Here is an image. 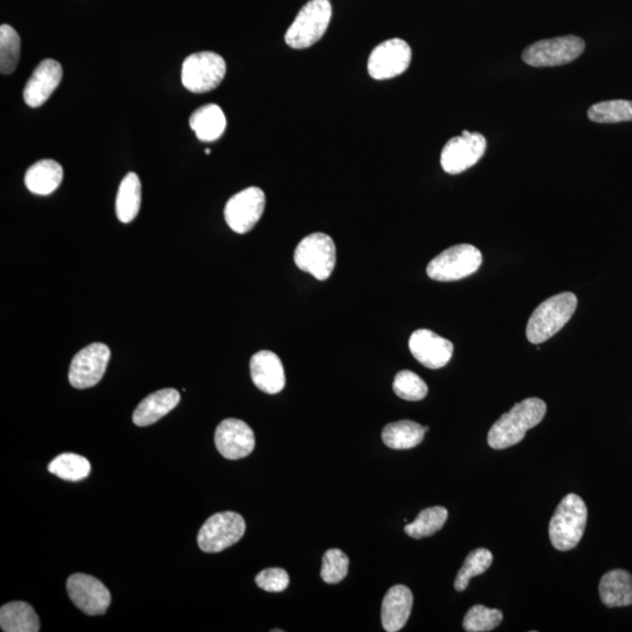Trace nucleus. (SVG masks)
<instances>
[{
	"label": "nucleus",
	"mask_w": 632,
	"mask_h": 632,
	"mask_svg": "<svg viewBox=\"0 0 632 632\" xmlns=\"http://www.w3.org/2000/svg\"><path fill=\"white\" fill-rule=\"evenodd\" d=\"M546 411L547 405L540 398H527L514 405L493 424L487 442L494 450H504L517 445L525 438L528 430L542 422Z\"/></svg>",
	"instance_id": "obj_1"
},
{
	"label": "nucleus",
	"mask_w": 632,
	"mask_h": 632,
	"mask_svg": "<svg viewBox=\"0 0 632 632\" xmlns=\"http://www.w3.org/2000/svg\"><path fill=\"white\" fill-rule=\"evenodd\" d=\"M576 307V295L570 292L554 295L542 302L528 321L526 329L528 341L533 345H541L553 338L572 319Z\"/></svg>",
	"instance_id": "obj_2"
},
{
	"label": "nucleus",
	"mask_w": 632,
	"mask_h": 632,
	"mask_svg": "<svg viewBox=\"0 0 632 632\" xmlns=\"http://www.w3.org/2000/svg\"><path fill=\"white\" fill-rule=\"evenodd\" d=\"M587 519L585 501L574 493L563 498L549 524V538L554 548L567 552L579 545L585 534Z\"/></svg>",
	"instance_id": "obj_3"
},
{
	"label": "nucleus",
	"mask_w": 632,
	"mask_h": 632,
	"mask_svg": "<svg viewBox=\"0 0 632 632\" xmlns=\"http://www.w3.org/2000/svg\"><path fill=\"white\" fill-rule=\"evenodd\" d=\"M332 19L329 0H309L285 34L286 44L294 50H304L325 36Z\"/></svg>",
	"instance_id": "obj_4"
},
{
	"label": "nucleus",
	"mask_w": 632,
	"mask_h": 632,
	"mask_svg": "<svg viewBox=\"0 0 632 632\" xmlns=\"http://www.w3.org/2000/svg\"><path fill=\"white\" fill-rule=\"evenodd\" d=\"M294 263L301 271L320 281L332 276L336 265L334 240L326 233L315 232L302 239L294 252Z\"/></svg>",
	"instance_id": "obj_5"
},
{
	"label": "nucleus",
	"mask_w": 632,
	"mask_h": 632,
	"mask_svg": "<svg viewBox=\"0 0 632 632\" xmlns=\"http://www.w3.org/2000/svg\"><path fill=\"white\" fill-rule=\"evenodd\" d=\"M482 253L470 244H460L445 250L430 261L427 273L430 279L448 283L472 276L482 266Z\"/></svg>",
	"instance_id": "obj_6"
},
{
	"label": "nucleus",
	"mask_w": 632,
	"mask_h": 632,
	"mask_svg": "<svg viewBox=\"0 0 632 632\" xmlns=\"http://www.w3.org/2000/svg\"><path fill=\"white\" fill-rule=\"evenodd\" d=\"M226 64L215 52H198L184 60L182 84L192 93L214 91L225 78Z\"/></svg>",
	"instance_id": "obj_7"
},
{
	"label": "nucleus",
	"mask_w": 632,
	"mask_h": 632,
	"mask_svg": "<svg viewBox=\"0 0 632 632\" xmlns=\"http://www.w3.org/2000/svg\"><path fill=\"white\" fill-rule=\"evenodd\" d=\"M242 515L223 512L212 515L199 530L197 542L204 553H219L237 544L245 534Z\"/></svg>",
	"instance_id": "obj_8"
},
{
	"label": "nucleus",
	"mask_w": 632,
	"mask_h": 632,
	"mask_svg": "<svg viewBox=\"0 0 632 632\" xmlns=\"http://www.w3.org/2000/svg\"><path fill=\"white\" fill-rule=\"evenodd\" d=\"M585 47V40L576 36L540 40L526 48L522 59L533 67L562 66L573 63Z\"/></svg>",
	"instance_id": "obj_9"
},
{
	"label": "nucleus",
	"mask_w": 632,
	"mask_h": 632,
	"mask_svg": "<svg viewBox=\"0 0 632 632\" xmlns=\"http://www.w3.org/2000/svg\"><path fill=\"white\" fill-rule=\"evenodd\" d=\"M487 142L479 133L464 130L462 135L453 137L442 151L441 164L445 173L458 175L476 166L485 154Z\"/></svg>",
	"instance_id": "obj_10"
},
{
	"label": "nucleus",
	"mask_w": 632,
	"mask_h": 632,
	"mask_svg": "<svg viewBox=\"0 0 632 632\" xmlns=\"http://www.w3.org/2000/svg\"><path fill=\"white\" fill-rule=\"evenodd\" d=\"M109 360L111 349L105 343H92L73 357L68 380L74 388H92L102 380Z\"/></svg>",
	"instance_id": "obj_11"
},
{
	"label": "nucleus",
	"mask_w": 632,
	"mask_h": 632,
	"mask_svg": "<svg viewBox=\"0 0 632 632\" xmlns=\"http://www.w3.org/2000/svg\"><path fill=\"white\" fill-rule=\"evenodd\" d=\"M266 197L264 191L251 187L238 192L229 199L224 217L230 229L244 235L250 232L264 214Z\"/></svg>",
	"instance_id": "obj_12"
},
{
	"label": "nucleus",
	"mask_w": 632,
	"mask_h": 632,
	"mask_svg": "<svg viewBox=\"0 0 632 632\" xmlns=\"http://www.w3.org/2000/svg\"><path fill=\"white\" fill-rule=\"evenodd\" d=\"M411 58V48L407 41L398 38L384 41L370 54L369 75L375 80L396 78L408 70Z\"/></svg>",
	"instance_id": "obj_13"
},
{
	"label": "nucleus",
	"mask_w": 632,
	"mask_h": 632,
	"mask_svg": "<svg viewBox=\"0 0 632 632\" xmlns=\"http://www.w3.org/2000/svg\"><path fill=\"white\" fill-rule=\"evenodd\" d=\"M67 592L75 606L87 615L106 614L111 606L112 596L108 588L91 575H72L67 581Z\"/></svg>",
	"instance_id": "obj_14"
},
{
	"label": "nucleus",
	"mask_w": 632,
	"mask_h": 632,
	"mask_svg": "<svg viewBox=\"0 0 632 632\" xmlns=\"http://www.w3.org/2000/svg\"><path fill=\"white\" fill-rule=\"evenodd\" d=\"M216 448L221 455L230 460L250 456L256 446L253 430L245 422L236 418L224 419L218 425L215 434Z\"/></svg>",
	"instance_id": "obj_15"
},
{
	"label": "nucleus",
	"mask_w": 632,
	"mask_h": 632,
	"mask_svg": "<svg viewBox=\"0 0 632 632\" xmlns=\"http://www.w3.org/2000/svg\"><path fill=\"white\" fill-rule=\"evenodd\" d=\"M409 348L412 356L429 369L445 367L453 354L452 342L429 331V329H418L412 333Z\"/></svg>",
	"instance_id": "obj_16"
},
{
	"label": "nucleus",
	"mask_w": 632,
	"mask_h": 632,
	"mask_svg": "<svg viewBox=\"0 0 632 632\" xmlns=\"http://www.w3.org/2000/svg\"><path fill=\"white\" fill-rule=\"evenodd\" d=\"M63 67L58 61H41L24 88V100L27 106L38 108L51 98L63 80Z\"/></svg>",
	"instance_id": "obj_17"
},
{
	"label": "nucleus",
	"mask_w": 632,
	"mask_h": 632,
	"mask_svg": "<svg viewBox=\"0 0 632 632\" xmlns=\"http://www.w3.org/2000/svg\"><path fill=\"white\" fill-rule=\"evenodd\" d=\"M250 369L254 386L263 393L279 394L285 388L286 376L283 362L270 350H261L254 354Z\"/></svg>",
	"instance_id": "obj_18"
},
{
	"label": "nucleus",
	"mask_w": 632,
	"mask_h": 632,
	"mask_svg": "<svg viewBox=\"0 0 632 632\" xmlns=\"http://www.w3.org/2000/svg\"><path fill=\"white\" fill-rule=\"evenodd\" d=\"M414 596L408 587L398 585L388 590L382 603V624L388 632L400 631L407 624Z\"/></svg>",
	"instance_id": "obj_19"
},
{
	"label": "nucleus",
	"mask_w": 632,
	"mask_h": 632,
	"mask_svg": "<svg viewBox=\"0 0 632 632\" xmlns=\"http://www.w3.org/2000/svg\"><path fill=\"white\" fill-rule=\"evenodd\" d=\"M181 401L175 389H162L150 394L139 404L133 415L137 427H149L174 410Z\"/></svg>",
	"instance_id": "obj_20"
},
{
	"label": "nucleus",
	"mask_w": 632,
	"mask_h": 632,
	"mask_svg": "<svg viewBox=\"0 0 632 632\" xmlns=\"http://www.w3.org/2000/svg\"><path fill=\"white\" fill-rule=\"evenodd\" d=\"M600 596L608 608L629 607L632 604V575L623 569H614L602 577Z\"/></svg>",
	"instance_id": "obj_21"
},
{
	"label": "nucleus",
	"mask_w": 632,
	"mask_h": 632,
	"mask_svg": "<svg viewBox=\"0 0 632 632\" xmlns=\"http://www.w3.org/2000/svg\"><path fill=\"white\" fill-rule=\"evenodd\" d=\"M64 180V169L56 161L43 160L34 163L26 171L25 185L32 194L47 196L56 191Z\"/></svg>",
	"instance_id": "obj_22"
},
{
	"label": "nucleus",
	"mask_w": 632,
	"mask_h": 632,
	"mask_svg": "<svg viewBox=\"0 0 632 632\" xmlns=\"http://www.w3.org/2000/svg\"><path fill=\"white\" fill-rule=\"evenodd\" d=\"M190 127L196 133L198 140L203 142L217 141L225 132V114L222 108L214 103L199 107L190 116Z\"/></svg>",
	"instance_id": "obj_23"
},
{
	"label": "nucleus",
	"mask_w": 632,
	"mask_h": 632,
	"mask_svg": "<svg viewBox=\"0 0 632 632\" xmlns=\"http://www.w3.org/2000/svg\"><path fill=\"white\" fill-rule=\"evenodd\" d=\"M0 627L5 632H38L40 622L29 603L15 601L0 609Z\"/></svg>",
	"instance_id": "obj_24"
},
{
	"label": "nucleus",
	"mask_w": 632,
	"mask_h": 632,
	"mask_svg": "<svg viewBox=\"0 0 632 632\" xmlns=\"http://www.w3.org/2000/svg\"><path fill=\"white\" fill-rule=\"evenodd\" d=\"M142 188L139 176L129 173L123 178L116 197V216L121 223H130L139 215Z\"/></svg>",
	"instance_id": "obj_25"
},
{
	"label": "nucleus",
	"mask_w": 632,
	"mask_h": 632,
	"mask_svg": "<svg viewBox=\"0 0 632 632\" xmlns=\"http://www.w3.org/2000/svg\"><path fill=\"white\" fill-rule=\"evenodd\" d=\"M425 432L421 424L412 421L390 423L383 429V443L393 450H409L421 444Z\"/></svg>",
	"instance_id": "obj_26"
},
{
	"label": "nucleus",
	"mask_w": 632,
	"mask_h": 632,
	"mask_svg": "<svg viewBox=\"0 0 632 632\" xmlns=\"http://www.w3.org/2000/svg\"><path fill=\"white\" fill-rule=\"evenodd\" d=\"M448 517L449 512L445 507H430L419 513L415 521L405 526L404 531L410 538L414 539L432 537V535L442 530Z\"/></svg>",
	"instance_id": "obj_27"
},
{
	"label": "nucleus",
	"mask_w": 632,
	"mask_h": 632,
	"mask_svg": "<svg viewBox=\"0 0 632 632\" xmlns=\"http://www.w3.org/2000/svg\"><path fill=\"white\" fill-rule=\"evenodd\" d=\"M48 471L67 482H80L91 474L92 466L77 453H61L48 465Z\"/></svg>",
	"instance_id": "obj_28"
},
{
	"label": "nucleus",
	"mask_w": 632,
	"mask_h": 632,
	"mask_svg": "<svg viewBox=\"0 0 632 632\" xmlns=\"http://www.w3.org/2000/svg\"><path fill=\"white\" fill-rule=\"evenodd\" d=\"M588 118L596 123H620L632 121V101L609 100L595 103L589 108Z\"/></svg>",
	"instance_id": "obj_29"
},
{
	"label": "nucleus",
	"mask_w": 632,
	"mask_h": 632,
	"mask_svg": "<svg viewBox=\"0 0 632 632\" xmlns=\"http://www.w3.org/2000/svg\"><path fill=\"white\" fill-rule=\"evenodd\" d=\"M20 48H22V41L17 31L8 24L0 26V72L2 74L8 75L16 71Z\"/></svg>",
	"instance_id": "obj_30"
},
{
	"label": "nucleus",
	"mask_w": 632,
	"mask_h": 632,
	"mask_svg": "<svg viewBox=\"0 0 632 632\" xmlns=\"http://www.w3.org/2000/svg\"><path fill=\"white\" fill-rule=\"evenodd\" d=\"M493 562V555L489 549L478 548L476 551L467 556L464 561V565L460 568L456 581L455 588L458 592H464L469 586L470 580L474 576L482 575L489 569Z\"/></svg>",
	"instance_id": "obj_31"
},
{
	"label": "nucleus",
	"mask_w": 632,
	"mask_h": 632,
	"mask_svg": "<svg viewBox=\"0 0 632 632\" xmlns=\"http://www.w3.org/2000/svg\"><path fill=\"white\" fill-rule=\"evenodd\" d=\"M504 620V615L498 609H490L484 606L472 607L465 615L463 627L467 632H487L499 627Z\"/></svg>",
	"instance_id": "obj_32"
},
{
	"label": "nucleus",
	"mask_w": 632,
	"mask_h": 632,
	"mask_svg": "<svg viewBox=\"0 0 632 632\" xmlns=\"http://www.w3.org/2000/svg\"><path fill=\"white\" fill-rule=\"evenodd\" d=\"M393 388L398 397L410 402L424 400L429 391L428 384L410 370H402L396 375Z\"/></svg>",
	"instance_id": "obj_33"
},
{
	"label": "nucleus",
	"mask_w": 632,
	"mask_h": 632,
	"mask_svg": "<svg viewBox=\"0 0 632 632\" xmlns=\"http://www.w3.org/2000/svg\"><path fill=\"white\" fill-rule=\"evenodd\" d=\"M349 558L340 549H329L322 560L321 577L329 585H335L348 574Z\"/></svg>",
	"instance_id": "obj_34"
},
{
	"label": "nucleus",
	"mask_w": 632,
	"mask_h": 632,
	"mask_svg": "<svg viewBox=\"0 0 632 632\" xmlns=\"http://www.w3.org/2000/svg\"><path fill=\"white\" fill-rule=\"evenodd\" d=\"M257 586L269 593H281L290 586V576L281 568L261 570L256 577Z\"/></svg>",
	"instance_id": "obj_35"
},
{
	"label": "nucleus",
	"mask_w": 632,
	"mask_h": 632,
	"mask_svg": "<svg viewBox=\"0 0 632 632\" xmlns=\"http://www.w3.org/2000/svg\"><path fill=\"white\" fill-rule=\"evenodd\" d=\"M205 153H206V154H210V153H211V150H210V149H206V150H205Z\"/></svg>",
	"instance_id": "obj_36"
},
{
	"label": "nucleus",
	"mask_w": 632,
	"mask_h": 632,
	"mask_svg": "<svg viewBox=\"0 0 632 632\" xmlns=\"http://www.w3.org/2000/svg\"><path fill=\"white\" fill-rule=\"evenodd\" d=\"M425 432H428L430 430L429 427H424Z\"/></svg>",
	"instance_id": "obj_37"
}]
</instances>
